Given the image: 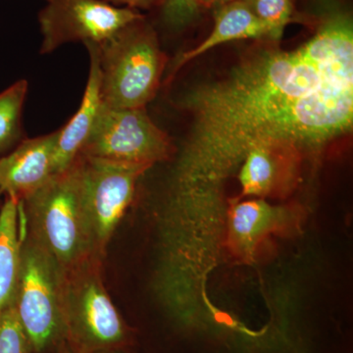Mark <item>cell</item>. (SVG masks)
<instances>
[{"instance_id": "obj_1", "label": "cell", "mask_w": 353, "mask_h": 353, "mask_svg": "<svg viewBox=\"0 0 353 353\" xmlns=\"http://www.w3.org/2000/svg\"><path fill=\"white\" fill-rule=\"evenodd\" d=\"M179 104L192 117L172 180L171 199L183 205L215 197L255 148L299 160L321 152L352 132V14L326 10L294 50L266 41Z\"/></svg>"}, {"instance_id": "obj_2", "label": "cell", "mask_w": 353, "mask_h": 353, "mask_svg": "<svg viewBox=\"0 0 353 353\" xmlns=\"http://www.w3.org/2000/svg\"><path fill=\"white\" fill-rule=\"evenodd\" d=\"M19 202L26 234L50 255L63 275L92 259H104L97 252L83 202L81 155Z\"/></svg>"}, {"instance_id": "obj_3", "label": "cell", "mask_w": 353, "mask_h": 353, "mask_svg": "<svg viewBox=\"0 0 353 353\" xmlns=\"http://www.w3.org/2000/svg\"><path fill=\"white\" fill-rule=\"evenodd\" d=\"M97 46L102 104L114 109L145 108L157 94L166 65L157 31L145 16Z\"/></svg>"}, {"instance_id": "obj_4", "label": "cell", "mask_w": 353, "mask_h": 353, "mask_svg": "<svg viewBox=\"0 0 353 353\" xmlns=\"http://www.w3.org/2000/svg\"><path fill=\"white\" fill-rule=\"evenodd\" d=\"M95 259L63 278L64 341L73 353H113L130 347L134 333L114 305Z\"/></svg>"}, {"instance_id": "obj_5", "label": "cell", "mask_w": 353, "mask_h": 353, "mask_svg": "<svg viewBox=\"0 0 353 353\" xmlns=\"http://www.w3.org/2000/svg\"><path fill=\"white\" fill-rule=\"evenodd\" d=\"M63 278L50 255L23 230L14 305L34 353L57 350L64 341Z\"/></svg>"}, {"instance_id": "obj_6", "label": "cell", "mask_w": 353, "mask_h": 353, "mask_svg": "<svg viewBox=\"0 0 353 353\" xmlns=\"http://www.w3.org/2000/svg\"><path fill=\"white\" fill-rule=\"evenodd\" d=\"M173 143L145 108L114 109L102 104L80 154L150 168L169 159Z\"/></svg>"}, {"instance_id": "obj_7", "label": "cell", "mask_w": 353, "mask_h": 353, "mask_svg": "<svg viewBox=\"0 0 353 353\" xmlns=\"http://www.w3.org/2000/svg\"><path fill=\"white\" fill-rule=\"evenodd\" d=\"M39 13L43 34L41 52H52L65 43L101 44L123 28L145 17L136 9L105 0H48Z\"/></svg>"}, {"instance_id": "obj_8", "label": "cell", "mask_w": 353, "mask_h": 353, "mask_svg": "<svg viewBox=\"0 0 353 353\" xmlns=\"http://www.w3.org/2000/svg\"><path fill=\"white\" fill-rule=\"evenodd\" d=\"M81 155L83 196L97 252L106 246L134 199L137 183L148 167Z\"/></svg>"}, {"instance_id": "obj_9", "label": "cell", "mask_w": 353, "mask_h": 353, "mask_svg": "<svg viewBox=\"0 0 353 353\" xmlns=\"http://www.w3.org/2000/svg\"><path fill=\"white\" fill-rule=\"evenodd\" d=\"M58 131L26 139L10 154L0 158V190L23 201L54 175L53 155Z\"/></svg>"}, {"instance_id": "obj_10", "label": "cell", "mask_w": 353, "mask_h": 353, "mask_svg": "<svg viewBox=\"0 0 353 353\" xmlns=\"http://www.w3.org/2000/svg\"><path fill=\"white\" fill-rule=\"evenodd\" d=\"M90 74L78 111L61 129L58 130L53 155V173H61L71 166L82 152L102 106L101 73L97 44L88 43Z\"/></svg>"}, {"instance_id": "obj_11", "label": "cell", "mask_w": 353, "mask_h": 353, "mask_svg": "<svg viewBox=\"0 0 353 353\" xmlns=\"http://www.w3.org/2000/svg\"><path fill=\"white\" fill-rule=\"evenodd\" d=\"M294 219V211L272 205L263 199L236 202L229 213L230 243L236 252L248 257L267 236L287 229Z\"/></svg>"}, {"instance_id": "obj_12", "label": "cell", "mask_w": 353, "mask_h": 353, "mask_svg": "<svg viewBox=\"0 0 353 353\" xmlns=\"http://www.w3.org/2000/svg\"><path fill=\"white\" fill-rule=\"evenodd\" d=\"M250 39L271 41L266 26L253 14L245 0H236L216 7L214 26L210 34L196 48L181 53L174 59L165 83H168L185 64L216 46Z\"/></svg>"}, {"instance_id": "obj_13", "label": "cell", "mask_w": 353, "mask_h": 353, "mask_svg": "<svg viewBox=\"0 0 353 353\" xmlns=\"http://www.w3.org/2000/svg\"><path fill=\"white\" fill-rule=\"evenodd\" d=\"M299 160L270 148H255L248 152L239 168L241 197L269 196L279 185H287L294 176Z\"/></svg>"}, {"instance_id": "obj_14", "label": "cell", "mask_w": 353, "mask_h": 353, "mask_svg": "<svg viewBox=\"0 0 353 353\" xmlns=\"http://www.w3.org/2000/svg\"><path fill=\"white\" fill-rule=\"evenodd\" d=\"M21 228L20 202L6 196L0 209V313L15 296L23 240Z\"/></svg>"}, {"instance_id": "obj_15", "label": "cell", "mask_w": 353, "mask_h": 353, "mask_svg": "<svg viewBox=\"0 0 353 353\" xmlns=\"http://www.w3.org/2000/svg\"><path fill=\"white\" fill-rule=\"evenodd\" d=\"M27 92V81L20 80L0 92V153L19 139L21 116Z\"/></svg>"}, {"instance_id": "obj_16", "label": "cell", "mask_w": 353, "mask_h": 353, "mask_svg": "<svg viewBox=\"0 0 353 353\" xmlns=\"http://www.w3.org/2000/svg\"><path fill=\"white\" fill-rule=\"evenodd\" d=\"M253 14L268 29L271 41L282 38L285 27L294 20V0H245Z\"/></svg>"}, {"instance_id": "obj_17", "label": "cell", "mask_w": 353, "mask_h": 353, "mask_svg": "<svg viewBox=\"0 0 353 353\" xmlns=\"http://www.w3.org/2000/svg\"><path fill=\"white\" fill-rule=\"evenodd\" d=\"M158 6L162 24L174 32L194 24L202 8L201 0H160Z\"/></svg>"}, {"instance_id": "obj_18", "label": "cell", "mask_w": 353, "mask_h": 353, "mask_svg": "<svg viewBox=\"0 0 353 353\" xmlns=\"http://www.w3.org/2000/svg\"><path fill=\"white\" fill-rule=\"evenodd\" d=\"M0 353H34L16 312L14 299L0 313Z\"/></svg>"}, {"instance_id": "obj_19", "label": "cell", "mask_w": 353, "mask_h": 353, "mask_svg": "<svg viewBox=\"0 0 353 353\" xmlns=\"http://www.w3.org/2000/svg\"><path fill=\"white\" fill-rule=\"evenodd\" d=\"M108 3L117 7H127V8L148 9L150 7L157 6L160 0H105Z\"/></svg>"}, {"instance_id": "obj_20", "label": "cell", "mask_w": 353, "mask_h": 353, "mask_svg": "<svg viewBox=\"0 0 353 353\" xmlns=\"http://www.w3.org/2000/svg\"><path fill=\"white\" fill-rule=\"evenodd\" d=\"M236 0H201L202 7L220 6Z\"/></svg>"}, {"instance_id": "obj_21", "label": "cell", "mask_w": 353, "mask_h": 353, "mask_svg": "<svg viewBox=\"0 0 353 353\" xmlns=\"http://www.w3.org/2000/svg\"><path fill=\"white\" fill-rule=\"evenodd\" d=\"M57 353H73L70 350V348L68 347V345L65 343V341L63 343H60L59 347H58L57 350Z\"/></svg>"}, {"instance_id": "obj_22", "label": "cell", "mask_w": 353, "mask_h": 353, "mask_svg": "<svg viewBox=\"0 0 353 353\" xmlns=\"http://www.w3.org/2000/svg\"><path fill=\"white\" fill-rule=\"evenodd\" d=\"M129 348V347H127ZM127 348H123V350H117V352L113 353H125L126 352Z\"/></svg>"}, {"instance_id": "obj_23", "label": "cell", "mask_w": 353, "mask_h": 353, "mask_svg": "<svg viewBox=\"0 0 353 353\" xmlns=\"http://www.w3.org/2000/svg\"><path fill=\"white\" fill-rule=\"evenodd\" d=\"M2 194H2L1 190H0V199H1Z\"/></svg>"}, {"instance_id": "obj_24", "label": "cell", "mask_w": 353, "mask_h": 353, "mask_svg": "<svg viewBox=\"0 0 353 353\" xmlns=\"http://www.w3.org/2000/svg\"><path fill=\"white\" fill-rule=\"evenodd\" d=\"M46 1H48V0H46Z\"/></svg>"}]
</instances>
